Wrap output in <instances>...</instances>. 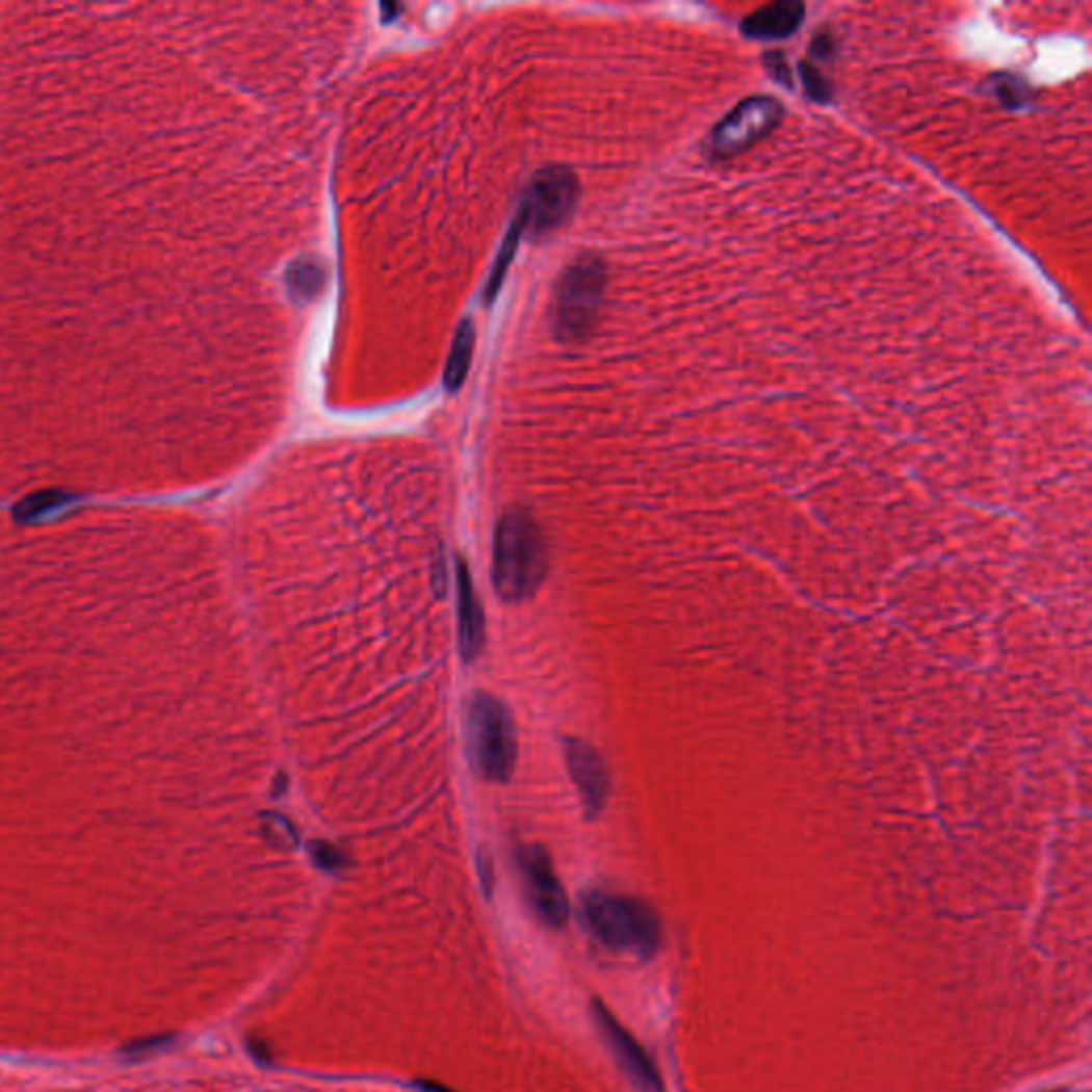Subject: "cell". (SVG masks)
Wrapping results in <instances>:
<instances>
[{"instance_id":"cell-7","label":"cell","mask_w":1092,"mask_h":1092,"mask_svg":"<svg viewBox=\"0 0 1092 1092\" xmlns=\"http://www.w3.org/2000/svg\"><path fill=\"white\" fill-rule=\"evenodd\" d=\"M525 896L538 917L553 929H562L570 917V903L562 881L557 879L551 858L542 848H523L519 852Z\"/></svg>"},{"instance_id":"cell-17","label":"cell","mask_w":1092,"mask_h":1092,"mask_svg":"<svg viewBox=\"0 0 1092 1092\" xmlns=\"http://www.w3.org/2000/svg\"><path fill=\"white\" fill-rule=\"evenodd\" d=\"M322 278H324V274H322V269H318V265L314 261H302V263L295 265V269L290 271L288 282H290V288L295 290L300 297H304V295L312 297L314 292L320 288L318 280L322 282Z\"/></svg>"},{"instance_id":"cell-1","label":"cell","mask_w":1092,"mask_h":1092,"mask_svg":"<svg viewBox=\"0 0 1092 1092\" xmlns=\"http://www.w3.org/2000/svg\"><path fill=\"white\" fill-rule=\"evenodd\" d=\"M546 576V544L529 513H503L493 540V582L499 598L521 602L531 598Z\"/></svg>"},{"instance_id":"cell-14","label":"cell","mask_w":1092,"mask_h":1092,"mask_svg":"<svg viewBox=\"0 0 1092 1092\" xmlns=\"http://www.w3.org/2000/svg\"><path fill=\"white\" fill-rule=\"evenodd\" d=\"M990 93L1007 109H1020L1033 97V90L1026 83V79H1022L1020 75H1014V73H996V75H992L990 77Z\"/></svg>"},{"instance_id":"cell-21","label":"cell","mask_w":1092,"mask_h":1092,"mask_svg":"<svg viewBox=\"0 0 1092 1092\" xmlns=\"http://www.w3.org/2000/svg\"><path fill=\"white\" fill-rule=\"evenodd\" d=\"M1049 1092H1069V1090H1049Z\"/></svg>"},{"instance_id":"cell-9","label":"cell","mask_w":1092,"mask_h":1092,"mask_svg":"<svg viewBox=\"0 0 1092 1092\" xmlns=\"http://www.w3.org/2000/svg\"><path fill=\"white\" fill-rule=\"evenodd\" d=\"M566 762L587 813L598 815L608 796V773L600 753L578 738H568Z\"/></svg>"},{"instance_id":"cell-18","label":"cell","mask_w":1092,"mask_h":1092,"mask_svg":"<svg viewBox=\"0 0 1092 1092\" xmlns=\"http://www.w3.org/2000/svg\"><path fill=\"white\" fill-rule=\"evenodd\" d=\"M762 62H764V67H766V73H769L775 81H779L781 86H785V88H791V86H794L789 62H787V58H785V54H783L781 50H771V52H766L764 58H762Z\"/></svg>"},{"instance_id":"cell-19","label":"cell","mask_w":1092,"mask_h":1092,"mask_svg":"<svg viewBox=\"0 0 1092 1092\" xmlns=\"http://www.w3.org/2000/svg\"><path fill=\"white\" fill-rule=\"evenodd\" d=\"M312 856H314V862L322 868H329V870H338L342 866H346V858L344 854L333 848L329 843H312Z\"/></svg>"},{"instance_id":"cell-15","label":"cell","mask_w":1092,"mask_h":1092,"mask_svg":"<svg viewBox=\"0 0 1092 1092\" xmlns=\"http://www.w3.org/2000/svg\"><path fill=\"white\" fill-rule=\"evenodd\" d=\"M67 499H71V495H67L64 491H38V493H32L26 499H22L16 506V519L22 521V523L38 519V517H44L46 513L62 506Z\"/></svg>"},{"instance_id":"cell-20","label":"cell","mask_w":1092,"mask_h":1092,"mask_svg":"<svg viewBox=\"0 0 1092 1092\" xmlns=\"http://www.w3.org/2000/svg\"><path fill=\"white\" fill-rule=\"evenodd\" d=\"M809 52L817 60H830L834 56V38L828 32H817L811 41Z\"/></svg>"},{"instance_id":"cell-4","label":"cell","mask_w":1092,"mask_h":1092,"mask_svg":"<svg viewBox=\"0 0 1092 1092\" xmlns=\"http://www.w3.org/2000/svg\"><path fill=\"white\" fill-rule=\"evenodd\" d=\"M604 284L606 269L598 257L584 255L568 265L557 282L553 302L560 338L580 340L590 333L600 310Z\"/></svg>"},{"instance_id":"cell-3","label":"cell","mask_w":1092,"mask_h":1092,"mask_svg":"<svg viewBox=\"0 0 1092 1092\" xmlns=\"http://www.w3.org/2000/svg\"><path fill=\"white\" fill-rule=\"evenodd\" d=\"M468 747L478 773L489 781H509L517 764V732L509 708L489 694L468 702Z\"/></svg>"},{"instance_id":"cell-11","label":"cell","mask_w":1092,"mask_h":1092,"mask_svg":"<svg viewBox=\"0 0 1092 1092\" xmlns=\"http://www.w3.org/2000/svg\"><path fill=\"white\" fill-rule=\"evenodd\" d=\"M805 5L801 0H777L758 11L749 14L740 22V32L749 38L769 41V38H787L805 20Z\"/></svg>"},{"instance_id":"cell-2","label":"cell","mask_w":1092,"mask_h":1092,"mask_svg":"<svg viewBox=\"0 0 1092 1092\" xmlns=\"http://www.w3.org/2000/svg\"><path fill=\"white\" fill-rule=\"evenodd\" d=\"M582 915L590 931L610 950L649 958L661 945V924L641 901L592 892L582 901Z\"/></svg>"},{"instance_id":"cell-13","label":"cell","mask_w":1092,"mask_h":1092,"mask_svg":"<svg viewBox=\"0 0 1092 1092\" xmlns=\"http://www.w3.org/2000/svg\"><path fill=\"white\" fill-rule=\"evenodd\" d=\"M523 231H525V214H523V209L519 207V212H517V216H515V220H513V225L509 229L506 239H503V243H501V248L497 252L495 265L491 269V276H489V282H487V288H485V302L487 304H491L497 297L499 286H501L503 278H506V271H509L513 259H515V252H517V245L521 241V233Z\"/></svg>"},{"instance_id":"cell-10","label":"cell","mask_w":1092,"mask_h":1092,"mask_svg":"<svg viewBox=\"0 0 1092 1092\" xmlns=\"http://www.w3.org/2000/svg\"><path fill=\"white\" fill-rule=\"evenodd\" d=\"M457 621L459 649L466 661H474L485 645V615L474 590L470 570L464 560H457Z\"/></svg>"},{"instance_id":"cell-6","label":"cell","mask_w":1092,"mask_h":1092,"mask_svg":"<svg viewBox=\"0 0 1092 1092\" xmlns=\"http://www.w3.org/2000/svg\"><path fill=\"white\" fill-rule=\"evenodd\" d=\"M783 118V105L775 97H749L728 111L710 131L708 148L718 158H732L769 137Z\"/></svg>"},{"instance_id":"cell-12","label":"cell","mask_w":1092,"mask_h":1092,"mask_svg":"<svg viewBox=\"0 0 1092 1092\" xmlns=\"http://www.w3.org/2000/svg\"><path fill=\"white\" fill-rule=\"evenodd\" d=\"M476 342V331L472 320H461V324L454 331L450 355L444 369V387L454 393L466 383L470 365H472V353Z\"/></svg>"},{"instance_id":"cell-8","label":"cell","mask_w":1092,"mask_h":1092,"mask_svg":"<svg viewBox=\"0 0 1092 1092\" xmlns=\"http://www.w3.org/2000/svg\"><path fill=\"white\" fill-rule=\"evenodd\" d=\"M594 1018L610 1045L613 1055L617 1057L621 1069L627 1073V1077L636 1084L643 1092H664V1082L659 1077V1071L655 1069L653 1061L643 1049V1045L636 1041V1037L629 1035L619 1020L606 1010V1007L596 1000L594 1003Z\"/></svg>"},{"instance_id":"cell-16","label":"cell","mask_w":1092,"mask_h":1092,"mask_svg":"<svg viewBox=\"0 0 1092 1092\" xmlns=\"http://www.w3.org/2000/svg\"><path fill=\"white\" fill-rule=\"evenodd\" d=\"M798 71H801V79H803V88H805V95L815 101V103H830L832 101V83L830 79L820 71L817 64L813 62H801L798 64Z\"/></svg>"},{"instance_id":"cell-5","label":"cell","mask_w":1092,"mask_h":1092,"mask_svg":"<svg viewBox=\"0 0 1092 1092\" xmlns=\"http://www.w3.org/2000/svg\"><path fill=\"white\" fill-rule=\"evenodd\" d=\"M578 180L574 172L562 164H549L540 170L521 203L525 214V231L531 237H544L562 227L578 201Z\"/></svg>"}]
</instances>
